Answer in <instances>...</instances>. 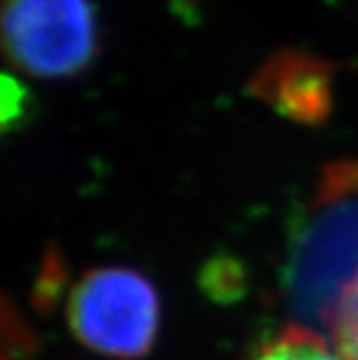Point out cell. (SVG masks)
<instances>
[{
	"mask_svg": "<svg viewBox=\"0 0 358 360\" xmlns=\"http://www.w3.org/2000/svg\"><path fill=\"white\" fill-rule=\"evenodd\" d=\"M333 65L307 52L285 50L268 58L250 80V91L283 117L319 123L333 112Z\"/></svg>",
	"mask_w": 358,
	"mask_h": 360,
	"instance_id": "3",
	"label": "cell"
},
{
	"mask_svg": "<svg viewBox=\"0 0 358 360\" xmlns=\"http://www.w3.org/2000/svg\"><path fill=\"white\" fill-rule=\"evenodd\" d=\"M32 349H35V337L0 293V360H26Z\"/></svg>",
	"mask_w": 358,
	"mask_h": 360,
	"instance_id": "6",
	"label": "cell"
},
{
	"mask_svg": "<svg viewBox=\"0 0 358 360\" xmlns=\"http://www.w3.org/2000/svg\"><path fill=\"white\" fill-rule=\"evenodd\" d=\"M65 321L87 349L115 360H139L158 339V289L132 268L87 270L68 293Z\"/></svg>",
	"mask_w": 358,
	"mask_h": 360,
	"instance_id": "1",
	"label": "cell"
},
{
	"mask_svg": "<svg viewBox=\"0 0 358 360\" xmlns=\"http://www.w3.org/2000/svg\"><path fill=\"white\" fill-rule=\"evenodd\" d=\"M100 48L89 0H0V54L30 78H72Z\"/></svg>",
	"mask_w": 358,
	"mask_h": 360,
	"instance_id": "2",
	"label": "cell"
},
{
	"mask_svg": "<svg viewBox=\"0 0 358 360\" xmlns=\"http://www.w3.org/2000/svg\"><path fill=\"white\" fill-rule=\"evenodd\" d=\"M26 108L28 91L18 80L0 74V136L22 123V117H26Z\"/></svg>",
	"mask_w": 358,
	"mask_h": 360,
	"instance_id": "7",
	"label": "cell"
},
{
	"mask_svg": "<svg viewBox=\"0 0 358 360\" xmlns=\"http://www.w3.org/2000/svg\"><path fill=\"white\" fill-rule=\"evenodd\" d=\"M333 345L347 358L358 360V268L345 278L324 313Z\"/></svg>",
	"mask_w": 358,
	"mask_h": 360,
	"instance_id": "5",
	"label": "cell"
},
{
	"mask_svg": "<svg viewBox=\"0 0 358 360\" xmlns=\"http://www.w3.org/2000/svg\"><path fill=\"white\" fill-rule=\"evenodd\" d=\"M246 360H347L333 343L307 326H285Z\"/></svg>",
	"mask_w": 358,
	"mask_h": 360,
	"instance_id": "4",
	"label": "cell"
}]
</instances>
